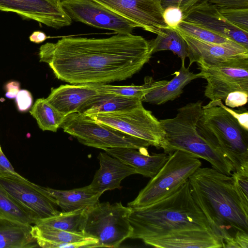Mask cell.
<instances>
[{"label":"cell","mask_w":248,"mask_h":248,"mask_svg":"<svg viewBox=\"0 0 248 248\" xmlns=\"http://www.w3.org/2000/svg\"><path fill=\"white\" fill-rule=\"evenodd\" d=\"M150 41L132 33L106 38L65 36L39 48L58 79L70 84L107 83L131 78L150 60Z\"/></svg>","instance_id":"cell-1"},{"label":"cell","mask_w":248,"mask_h":248,"mask_svg":"<svg viewBox=\"0 0 248 248\" xmlns=\"http://www.w3.org/2000/svg\"><path fill=\"white\" fill-rule=\"evenodd\" d=\"M188 181L194 202L223 246L238 232L248 233V205L235 191L232 175L201 167Z\"/></svg>","instance_id":"cell-2"},{"label":"cell","mask_w":248,"mask_h":248,"mask_svg":"<svg viewBox=\"0 0 248 248\" xmlns=\"http://www.w3.org/2000/svg\"><path fill=\"white\" fill-rule=\"evenodd\" d=\"M131 208L130 238L143 241L191 229L212 231L192 198L188 180L167 197L147 206Z\"/></svg>","instance_id":"cell-3"},{"label":"cell","mask_w":248,"mask_h":248,"mask_svg":"<svg viewBox=\"0 0 248 248\" xmlns=\"http://www.w3.org/2000/svg\"><path fill=\"white\" fill-rule=\"evenodd\" d=\"M202 110V101L189 103L180 108L174 117L159 120L165 132L161 149L168 154L178 150L191 154L209 162L217 170L232 175L235 170L231 162L210 146L197 131Z\"/></svg>","instance_id":"cell-4"},{"label":"cell","mask_w":248,"mask_h":248,"mask_svg":"<svg viewBox=\"0 0 248 248\" xmlns=\"http://www.w3.org/2000/svg\"><path fill=\"white\" fill-rule=\"evenodd\" d=\"M202 137L227 158L234 171H248V130L219 106L203 108L197 124Z\"/></svg>","instance_id":"cell-5"},{"label":"cell","mask_w":248,"mask_h":248,"mask_svg":"<svg viewBox=\"0 0 248 248\" xmlns=\"http://www.w3.org/2000/svg\"><path fill=\"white\" fill-rule=\"evenodd\" d=\"M202 165L199 158L191 154L176 150L157 174L151 178L137 197L127 206L141 207L156 202L171 194L185 183Z\"/></svg>","instance_id":"cell-6"},{"label":"cell","mask_w":248,"mask_h":248,"mask_svg":"<svg viewBox=\"0 0 248 248\" xmlns=\"http://www.w3.org/2000/svg\"><path fill=\"white\" fill-rule=\"evenodd\" d=\"M131 210L121 202H99L87 209L84 232L98 240L97 247L118 248L132 233Z\"/></svg>","instance_id":"cell-7"},{"label":"cell","mask_w":248,"mask_h":248,"mask_svg":"<svg viewBox=\"0 0 248 248\" xmlns=\"http://www.w3.org/2000/svg\"><path fill=\"white\" fill-rule=\"evenodd\" d=\"M60 127L81 143L104 150L121 147L140 149L151 146L146 140L97 123L78 112L65 116Z\"/></svg>","instance_id":"cell-8"},{"label":"cell","mask_w":248,"mask_h":248,"mask_svg":"<svg viewBox=\"0 0 248 248\" xmlns=\"http://www.w3.org/2000/svg\"><path fill=\"white\" fill-rule=\"evenodd\" d=\"M86 116L97 123L146 140L158 149L161 148L164 140L165 132L159 120L142 104L124 111Z\"/></svg>","instance_id":"cell-9"},{"label":"cell","mask_w":248,"mask_h":248,"mask_svg":"<svg viewBox=\"0 0 248 248\" xmlns=\"http://www.w3.org/2000/svg\"><path fill=\"white\" fill-rule=\"evenodd\" d=\"M0 187L35 218L58 214V204L46 187L29 181L18 173L0 172Z\"/></svg>","instance_id":"cell-10"},{"label":"cell","mask_w":248,"mask_h":248,"mask_svg":"<svg viewBox=\"0 0 248 248\" xmlns=\"http://www.w3.org/2000/svg\"><path fill=\"white\" fill-rule=\"evenodd\" d=\"M207 81L204 95L211 101H224L229 93H248V57L233 59L198 68Z\"/></svg>","instance_id":"cell-11"},{"label":"cell","mask_w":248,"mask_h":248,"mask_svg":"<svg viewBox=\"0 0 248 248\" xmlns=\"http://www.w3.org/2000/svg\"><path fill=\"white\" fill-rule=\"evenodd\" d=\"M61 3L72 21L113 31L117 34H130L138 27L133 22L93 0H61Z\"/></svg>","instance_id":"cell-12"},{"label":"cell","mask_w":248,"mask_h":248,"mask_svg":"<svg viewBox=\"0 0 248 248\" xmlns=\"http://www.w3.org/2000/svg\"><path fill=\"white\" fill-rule=\"evenodd\" d=\"M133 22L138 27L158 34L168 26L160 0H93Z\"/></svg>","instance_id":"cell-13"},{"label":"cell","mask_w":248,"mask_h":248,"mask_svg":"<svg viewBox=\"0 0 248 248\" xmlns=\"http://www.w3.org/2000/svg\"><path fill=\"white\" fill-rule=\"evenodd\" d=\"M0 10L15 13L24 19L59 29L72 20L63 10L61 0H0Z\"/></svg>","instance_id":"cell-14"},{"label":"cell","mask_w":248,"mask_h":248,"mask_svg":"<svg viewBox=\"0 0 248 248\" xmlns=\"http://www.w3.org/2000/svg\"><path fill=\"white\" fill-rule=\"evenodd\" d=\"M183 14V21L218 34L248 49V32L229 22L206 0H199Z\"/></svg>","instance_id":"cell-15"},{"label":"cell","mask_w":248,"mask_h":248,"mask_svg":"<svg viewBox=\"0 0 248 248\" xmlns=\"http://www.w3.org/2000/svg\"><path fill=\"white\" fill-rule=\"evenodd\" d=\"M180 32L188 46L187 58L189 61L188 67L194 62H196L200 67L233 59L248 57V49L236 43L225 44L207 43Z\"/></svg>","instance_id":"cell-16"},{"label":"cell","mask_w":248,"mask_h":248,"mask_svg":"<svg viewBox=\"0 0 248 248\" xmlns=\"http://www.w3.org/2000/svg\"><path fill=\"white\" fill-rule=\"evenodd\" d=\"M145 244L160 248H220L223 242L207 230L191 229L143 240Z\"/></svg>","instance_id":"cell-17"},{"label":"cell","mask_w":248,"mask_h":248,"mask_svg":"<svg viewBox=\"0 0 248 248\" xmlns=\"http://www.w3.org/2000/svg\"><path fill=\"white\" fill-rule=\"evenodd\" d=\"M98 158L100 167L89 186L101 195L108 190L121 189L120 184L123 179L137 174L134 168L106 152H100Z\"/></svg>","instance_id":"cell-18"},{"label":"cell","mask_w":248,"mask_h":248,"mask_svg":"<svg viewBox=\"0 0 248 248\" xmlns=\"http://www.w3.org/2000/svg\"><path fill=\"white\" fill-rule=\"evenodd\" d=\"M104 151L134 168L137 174L150 178L157 174L170 156L164 152L150 155L147 148H112Z\"/></svg>","instance_id":"cell-19"},{"label":"cell","mask_w":248,"mask_h":248,"mask_svg":"<svg viewBox=\"0 0 248 248\" xmlns=\"http://www.w3.org/2000/svg\"><path fill=\"white\" fill-rule=\"evenodd\" d=\"M86 84L62 85L51 89L46 101L64 116L78 112L82 106L98 93Z\"/></svg>","instance_id":"cell-20"},{"label":"cell","mask_w":248,"mask_h":248,"mask_svg":"<svg viewBox=\"0 0 248 248\" xmlns=\"http://www.w3.org/2000/svg\"><path fill=\"white\" fill-rule=\"evenodd\" d=\"M185 61H182L180 68L174 72L173 78L165 85L153 90L146 94L142 102L155 105H161L179 97L183 92L185 87L192 80L203 78V74L200 72L195 74L190 71L189 67L185 66Z\"/></svg>","instance_id":"cell-21"},{"label":"cell","mask_w":248,"mask_h":248,"mask_svg":"<svg viewBox=\"0 0 248 248\" xmlns=\"http://www.w3.org/2000/svg\"><path fill=\"white\" fill-rule=\"evenodd\" d=\"M142 103L141 99L136 97L98 92L89 99L78 113L89 115L124 111L134 108Z\"/></svg>","instance_id":"cell-22"},{"label":"cell","mask_w":248,"mask_h":248,"mask_svg":"<svg viewBox=\"0 0 248 248\" xmlns=\"http://www.w3.org/2000/svg\"><path fill=\"white\" fill-rule=\"evenodd\" d=\"M32 226L0 218V248L39 247L31 233Z\"/></svg>","instance_id":"cell-23"},{"label":"cell","mask_w":248,"mask_h":248,"mask_svg":"<svg viewBox=\"0 0 248 248\" xmlns=\"http://www.w3.org/2000/svg\"><path fill=\"white\" fill-rule=\"evenodd\" d=\"M63 212L75 211L92 206L99 202L101 195L93 191L89 185L70 190L46 187Z\"/></svg>","instance_id":"cell-24"},{"label":"cell","mask_w":248,"mask_h":248,"mask_svg":"<svg viewBox=\"0 0 248 248\" xmlns=\"http://www.w3.org/2000/svg\"><path fill=\"white\" fill-rule=\"evenodd\" d=\"M88 207L58 214L38 220L34 225L74 232H84Z\"/></svg>","instance_id":"cell-25"},{"label":"cell","mask_w":248,"mask_h":248,"mask_svg":"<svg viewBox=\"0 0 248 248\" xmlns=\"http://www.w3.org/2000/svg\"><path fill=\"white\" fill-rule=\"evenodd\" d=\"M169 81L155 80L152 77L146 76L141 85H112L106 83L86 84L98 92L114 94L120 96L136 97L141 99L154 89L163 86Z\"/></svg>","instance_id":"cell-26"},{"label":"cell","mask_w":248,"mask_h":248,"mask_svg":"<svg viewBox=\"0 0 248 248\" xmlns=\"http://www.w3.org/2000/svg\"><path fill=\"white\" fill-rule=\"evenodd\" d=\"M153 54L164 50H170L181 61L188 57V46L180 31L176 29L166 27L157 34L155 39L150 40Z\"/></svg>","instance_id":"cell-27"},{"label":"cell","mask_w":248,"mask_h":248,"mask_svg":"<svg viewBox=\"0 0 248 248\" xmlns=\"http://www.w3.org/2000/svg\"><path fill=\"white\" fill-rule=\"evenodd\" d=\"M36 120L39 128L43 131L56 132L60 127L65 116L53 106L46 98L37 99L30 111Z\"/></svg>","instance_id":"cell-28"},{"label":"cell","mask_w":248,"mask_h":248,"mask_svg":"<svg viewBox=\"0 0 248 248\" xmlns=\"http://www.w3.org/2000/svg\"><path fill=\"white\" fill-rule=\"evenodd\" d=\"M0 218L34 225L37 220L0 187Z\"/></svg>","instance_id":"cell-29"},{"label":"cell","mask_w":248,"mask_h":248,"mask_svg":"<svg viewBox=\"0 0 248 248\" xmlns=\"http://www.w3.org/2000/svg\"><path fill=\"white\" fill-rule=\"evenodd\" d=\"M31 233L36 240L56 243L78 242L93 238L84 232H74L36 225L32 226Z\"/></svg>","instance_id":"cell-30"},{"label":"cell","mask_w":248,"mask_h":248,"mask_svg":"<svg viewBox=\"0 0 248 248\" xmlns=\"http://www.w3.org/2000/svg\"><path fill=\"white\" fill-rule=\"evenodd\" d=\"M176 29L184 34L207 43L217 44L235 43L218 34L183 20Z\"/></svg>","instance_id":"cell-31"},{"label":"cell","mask_w":248,"mask_h":248,"mask_svg":"<svg viewBox=\"0 0 248 248\" xmlns=\"http://www.w3.org/2000/svg\"><path fill=\"white\" fill-rule=\"evenodd\" d=\"M218 10L231 24L245 31H248V9Z\"/></svg>","instance_id":"cell-32"},{"label":"cell","mask_w":248,"mask_h":248,"mask_svg":"<svg viewBox=\"0 0 248 248\" xmlns=\"http://www.w3.org/2000/svg\"><path fill=\"white\" fill-rule=\"evenodd\" d=\"M232 176L235 191L242 202L248 205V171H234Z\"/></svg>","instance_id":"cell-33"},{"label":"cell","mask_w":248,"mask_h":248,"mask_svg":"<svg viewBox=\"0 0 248 248\" xmlns=\"http://www.w3.org/2000/svg\"><path fill=\"white\" fill-rule=\"evenodd\" d=\"M163 16L165 23L171 28L176 29L183 20L182 10L175 6H169L163 10Z\"/></svg>","instance_id":"cell-34"},{"label":"cell","mask_w":248,"mask_h":248,"mask_svg":"<svg viewBox=\"0 0 248 248\" xmlns=\"http://www.w3.org/2000/svg\"><path fill=\"white\" fill-rule=\"evenodd\" d=\"M213 106H219L225 109L237 120L243 127L248 130V112L247 111L240 112L233 110L225 106L222 103V101L220 100L211 101L206 105L202 106V108Z\"/></svg>","instance_id":"cell-35"},{"label":"cell","mask_w":248,"mask_h":248,"mask_svg":"<svg viewBox=\"0 0 248 248\" xmlns=\"http://www.w3.org/2000/svg\"><path fill=\"white\" fill-rule=\"evenodd\" d=\"M218 9H248V0H206Z\"/></svg>","instance_id":"cell-36"},{"label":"cell","mask_w":248,"mask_h":248,"mask_svg":"<svg viewBox=\"0 0 248 248\" xmlns=\"http://www.w3.org/2000/svg\"><path fill=\"white\" fill-rule=\"evenodd\" d=\"M248 93L236 91L229 93L224 101L226 106L233 108L245 105L248 102Z\"/></svg>","instance_id":"cell-37"},{"label":"cell","mask_w":248,"mask_h":248,"mask_svg":"<svg viewBox=\"0 0 248 248\" xmlns=\"http://www.w3.org/2000/svg\"><path fill=\"white\" fill-rule=\"evenodd\" d=\"M15 98L19 111L25 112L31 108L32 104V97L29 91L20 90Z\"/></svg>","instance_id":"cell-38"},{"label":"cell","mask_w":248,"mask_h":248,"mask_svg":"<svg viewBox=\"0 0 248 248\" xmlns=\"http://www.w3.org/2000/svg\"><path fill=\"white\" fill-rule=\"evenodd\" d=\"M225 248H248V233L238 232L235 236L224 243Z\"/></svg>","instance_id":"cell-39"},{"label":"cell","mask_w":248,"mask_h":248,"mask_svg":"<svg viewBox=\"0 0 248 248\" xmlns=\"http://www.w3.org/2000/svg\"><path fill=\"white\" fill-rule=\"evenodd\" d=\"M200 0H160L161 6L164 10L169 6H175L183 12L193 6Z\"/></svg>","instance_id":"cell-40"},{"label":"cell","mask_w":248,"mask_h":248,"mask_svg":"<svg viewBox=\"0 0 248 248\" xmlns=\"http://www.w3.org/2000/svg\"><path fill=\"white\" fill-rule=\"evenodd\" d=\"M20 83L16 81H12L7 83L5 86L6 90L5 96L10 99L15 98L20 90Z\"/></svg>","instance_id":"cell-41"},{"label":"cell","mask_w":248,"mask_h":248,"mask_svg":"<svg viewBox=\"0 0 248 248\" xmlns=\"http://www.w3.org/2000/svg\"><path fill=\"white\" fill-rule=\"evenodd\" d=\"M0 172L17 173L1 148H0Z\"/></svg>","instance_id":"cell-42"},{"label":"cell","mask_w":248,"mask_h":248,"mask_svg":"<svg viewBox=\"0 0 248 248\" xmlns=\"http://www.w3.org/2000/svg\"><path fill=\"white\" fill-rule=\"evenodd\" d=\"M47 38L46 35L40 31H35L30 36V41L36 44L43 42Z\"/></svg>","instance_id":"cell-43"},{"label":"cell","mask_w":248,"mask_h":248,"mask_svg":"<svg viewBox=\"0 0 248 248\" xmlns=\"http://www.w3.org/2000/svg\"><path fill=\"white\" fill-rule=\"evenodd\" d=\"M0 148H1L0 145Z\"/></svg>","instance_id":"cell-44"}]
</instances>
